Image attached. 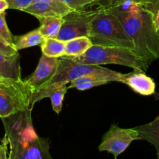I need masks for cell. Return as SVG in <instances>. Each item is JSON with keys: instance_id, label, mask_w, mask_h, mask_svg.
I'll return each instance as SVG.
<instances>
[{"instance_id": "obj_20", "label": "cell", "mask_w": 159, "mask_h": 159, "mask_svg": "<svg viewBox=\"0 0 159 159\" xmlns=\"http://www.w3.org/2000/svg\"><path fill=\"white\" fill-rule=\"evenodd\" d=\"M0 37L11 45H13V37L9 30L6 21V12L0 13Z\"/></svg>"}, {"instance_id": "obj_17", "label": "cell", "mask_w": 159, "mask_h": 159, "mask_svg": "<svg viewBox=\"0 0 159 159\" xmlns=\"http://www.w3.org/2000/svg\"><path fill=\"white\" fill-rule=\"evenodd\" d=\"M93 45L89 37H79L65 41L66 57H78L86 52Z\"/></svg>"}, {"instance_id": "obj_16", "label": "cell", "mask_w": 159, "mask_h": 159, "mask_svg": "<svg viewBox=\"0 0 159 159\" xmlns=\"http://www.w3.org/2000/svg\"><path fill=\"white\" fill-rule=\"evenodd\" d=\"M40 22L39 30L44 38H57L63 19L57 16H37Z\"/></svg>"}, {"instance_id": "obj_5", "label": "cell", "mask_w": 159, "mask_h": 159, "mask_svg": "<svg viewBox=\"0 0 159 159\" xmlns=\"http://www.w3.org/2000/svg\"><path fill=\"white\" fill-rule=\"evenodd\" d=\"M32 94V89L25 80L0 79V118L31 109Z\"/></svg>"}, {"instance_id": "obj_19", "label": "cell", "mask_w": 159, "mask_h": 159, "mask_svg": "<svg viewBox=\"0 0 159 159\" xmlns=\"http://www.w3.org/2000/svg\"><path fill=\"white\" fill-rule=\"evenodd\" d=\"M42 54L48 57H61L65 56V41L57 38H44L40 44Z\"/></svg>"}, {"instance_id": "obj_15", "label": "cell", "mask_w": 159, "mask_h": 159, "mask_svg": "<svg viewBox=\"0 0 159 159\" xmlns=\"http://www.w3.org/2000/svg\"><path fill=\"white\" fill-rule=\"evenodd\" d=\"M139 133L140 140L151 143L155 148L159 159V115L152 122L135 127Z\"/></svg>"}, {"instance_id": "obj_1", "label": "cell", "mask_w": 159, "mask_h": 159, "mask_svg": "<svg viewBox=\"0 0 159 159\" xmlns=\"http://www.w3.org/2000/svg\"><path fill=\"white\" fill-rule=\"evenodd\" d=\"M109 10L120 21L134 44V52L148 65L159 60V34L156 12L130 1L107 0Z\"/></svg>"}, {"instance_id": "obj_7", "label": "cell", "mask_w": 159, "mask_h": 159, "mask_svg": "<svg viewBox=\"0 0 159 159\" xmlns=\"http://www.w3.org/2000/svg\"><path fill=\"white\" fill-rule=\"evenodd\" d=\"M140 140L139 133L134 128H121L116 124H112L102 137L98 147L100 152L111 153L115 158L125 152L134 141Z\"/></svg>"}, {"instance_id": "obj_2", "label": "cell", "mask_w": 159, "mask_h": 159, "mask_svg": "<svg viewBox=\"0 0 159 159\" xmlns=\"http://www.w3.org/2000/svg\"><path fill=\"white\" fill-rule=\"evenodd\" d=\"M31 109L19 111L2 118L5 136L2 143L8 149L9 159H52L48 139L34 130Z\"/></svg>"}, {"instance_id": "obj_9", "label": "cell", "mask_w": 159, "mask_h": 159, "mask_svg": "<svg viewBox=\"0 0 159 159\" xmlns=\"http://www.w3.org/2000/svg\"><path fill=\"white\" fill-rule=\"evenodd\" d=\"M59 57H48L42 54L35 71L26 79L33 93L46 86L57 71Z\"/></svg>"}, {"instance_id": "obj_12", "label": "cell", "mask_w": 159, "mask_h": 159, "mask_svg": "<svg viewBox=\"0 0 159 159\" xmlns=\"http://www.w3.org/2000/svg\"><path fill=\"white\" fill-rule=\"evenodd\" d=\"M72 11L64 0H34L23 12L34 16H57L63 18Z\"/></svg>"}, {"instance_id": "obj_8", "label": "cell", "mask_w": 159, "mask_h": 159, "mask_svg": "<svg viewBox=\"0 0 159 159\" xmlns=\"http://www.w3.org/2000/svg\"><path fill=\"white\" fill-rule=\"evenodd\" d=\"M106 68L100 65H87L76 62L65 56L59 57L58 66L54 77L47 84V85L56 82H71L79 78L83 77L87 75L102 71ZM46 85V86H47ZM45 87V86H44Z\"/></svg>"}, {"instance_id": "obj_14", "label": "cell", "mask_w": 159, "mask_h": 159, "mask_svg": "<svg viewBox=\"0 0 159 159\" xmlns=\"http://www.w3.org/2000/svg\"><path fill=\"white\" fill-rule=\"evenodd\" d=\"M0 79H22L19 53L8 55L0 52Z\"/></svg>"}, {"instance_id": "obj_28", "label": "cell", "mask_w": 159, "mask_h": 159, "mask_svg": "<svg viewBox=\"0 0 159 159\" xmlns=\"http://www.w3.org/2000/svg\"><path fill=\"white\" fill-rule=\"evenodd\" d=\"M155 97L157 100H159V93H155Z\"/></svg>"}, {"instance_id": "obj_3", "label": "cell", "mask_w": 159, "mask_h": 159, "mask_svg": "<svg viewBox=\"0 0 159 159\" xmlns=\"http://www.w3.org/2000/svg\"><path fill=\"white\" fill-rule=\"evenodd\" d=\"M89 37L93 45L119 47L129 48L134 51V44L120 21L107 7V0L102 9L90 23Z\"/></svg>"}, {"instance_id": "obj_25", "label": "cell", "mask_w": 159, "mask_h": 159, "mask_svg": "<svg viewBox=\"0 0 159 159\" xmlns=\"http://www.w3.org/2000/svg\"><path fill=\"white\" fill-rule=\"evenodd\" d=\"M8 158V149L4 144H0V159Z\"/></svg>"}, {"instance_id": "obj_11", "label": "cell", "mask_w": 159, "mask_h": 159, "mask_svg": "<svg viewBox=\"0 0 159 159\" xmlns=\"http://www.w3.org/2000/svg\"><path fill=\"white\" fill-rule=\"evenodd\" d=\"M67 85L68 83L66 82H56L34 92L30 99V108L33 110L36 102L42 99L49 97L51 99L53 110L57 114H59L63 107L64 98L68 91V87Z\"/></svg>"}, {"instance_id": "obj_21", "label": "cell", "mask_w": 159, "mask_h": 159, "mask_svg": "<svg viewBox=\"0 0 159 159\" xmlns=\"http://www.w3.org/2000/svg\"><path fill=\"white\" fill-rule=\"evenodd\" d=\"M72 10L85 9L100 2L102 0H64Z\"/></svg>"}, {"instance_id": "obj_10", "label": "cell", "mask_w": 159, "mask_h": 159, "mask_svg": "<svg viewBox=\"0 0 159 159\" xmlns=\"http://www.w3.org/2000/svg\"><path fill=\"white\" fill-rule=\"evenodd\" d=\"M125 74H121L106 68L103 71L87 75L70 82L68 89L75 88L80 91L90 89L94 87L106 85L110 82L124 83Z\"/></svg>"}, {"instance_id": "obj_22", "label": "cell", "mask_w": 159, "mask_h": 159, "mask_svg": "<svg viewBox=\"0 0 159 159\" xmlns=\"http://www.w3.org/2000/svg\"><path fill=\"white\" fill-rule=\"evenodd\" d=\"M9 9L24 11L33 3L34 0H6Z\"/></svg>"}, {"instance_id": "obj_13", "label": "cell", "mask_w": 159, "mask_h": 159, "mask_svg": "<svg viewBox=\"0 0 159 159\" xmlns=\"http://www.w3.org/2000/svg\"><path fill=\"white\" fill-rule=\"evenodd\" d=\"M124 83L135 93L142 96H151L155 93V82L143 71L134 70L133 72L126 74Z\"/></svg>"}, {"instance_id": "obj_23", "label": "cell", "mask_w": 159, "mask_h": 159, "mask_svg": "<svg viewBox=\"0 0 159 159\" xmlns=\"http://www.w3.org/2000/svg\"><path fill=\"white\" fill-rule=\"evenodd\" d=\"M123 1L133 2L143 7H145L156 12L159 9V0H123Z\"/></svg>"}, {"instance_id": "obj_6", "label": "cell", "mask_w": 159, "mask_h": 159, "mask_svg": "<svg viewBox=\"0 0 159 159\" xmlns=\"http://www.w3.org/2000/svg\"><path fill=\"white\" fill-rule=\"evenodd\" d=\"M106 0L79 10H72L63 17L60 32L57 36L59 40L67 41L79 37H88L90 23L96 14L103 8Z\"/></svg>"}, {"instance_id": "obj_4", "label": "cell", "mask_w": 159, "mask_h": 159, "mask_svg": "<svg viewBox=\"0 0 159 159\" xmlns=\"http://www.w3.org/2000/svg\"><path fill=\"white\" fill-rule=\"evenodd\" d=\"M66 57V56H65ZM79 63L102 65L114 64L146 71L148 65L134 51L129 48L93 45L86 52L78 57H67Z\"/></svg>"}, {"instance_id": "obj_24", "label": "cell", "mask_w": 159, "mask_h": 159, "mask_svg": "<svg viewBox=\"0 0 159 159\" xmlns=\"http://www.w3.org/2000/svg\"><path fill=\"white\" fill-rule=\"evenodd\" d=\"M0 52L8 55H12L18 53V51L16 49L15 46L9 44L0 37Z\"/></svg>"}, {"instance_id": "obj_18", "label": "cell", "mask_w": 159, "mask_h": 159, "mask_svg": "<svg viewBox=\"0 0 159 159\" xmlns=\"http://www.w3.org/2000/svg\"><path fill=\"white\" fill-rule=\"evenodd\" d=\"M43 40L44 37H43L38 28L23 35L13 37L14 46L18 51L25 48L40 45L43 43Z\"/></svg>"}, {"instance_id": "obj_27", "label": "cell", "mask_w": 159, "mask_h": 159, "mask_svg": "<svg viewBox=\"0 0 159 159\" xmlns=\"http://www.w3.org/2000/svg\"><path fill=\"white\" fill-rule=\"evenodd\" d=\"M155 27H156L157 31H158V33L159 34V9L157 11L156 14H155Z\"/></svg>"}, {"instance_id": "obj_26", "label": "cell", "mask_w": 159, "mask_h": 159, "mask_svg": "<svg viewBox=\"0 0 159 159\" xmlns=\"http://www.w3.org/2000/svg\"><path fill=\"white\" fill-rule=\"evenodd\" d=\"M9 9V5L6 0H0V13L6 12V9Z\"/></svg>"}]
</instances>
